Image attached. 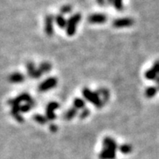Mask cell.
<instances>
[{
    "label": "cell",
    "mask_w": 159,
    "mask_h": 159,
    "mask_svg": "<svg viewBox=\"0 0 159 159\" xmlns=\"http://www.w3.org/2000/svg\"><path fill=\"white\" fill-rule=\"evenodd\" d=\"M134 24V20L132 18H118L115 19L112 23L113 27L117 28V29H121V28L131 27Z\"/></svg>",
    "instance_id": "obj_7"
},
{
    "label": "cell",
    "mask_w": 159,
    "mask_h": 159,
    "mask_svg": "<svg viewBox=\"0 0 159 159\" xmlns=\"http://www.w3.org/2000/svg\"><path fill=\"white\" fill-rule=\"evenodd\" d=\"M11 114L13 116V118L16 119L19 123H23L24 118L20 115V106H13V107H11Z\"/></svg>",
    "instance_id": "obj_13"
},
{
    "label": "cell",
    "mask_w": 159,
    "mask_h": 159,
    "mask_svg": "<svg viewBox=\"0 0 159 159\" xmlns=\"http://www.w3.org/2000/svg\"><path fill=\"white\" fill-rule=\"evenodd\" d=\"M152 68L156 71V73H157L159 76V61H156V62L153 63Z\"/></svg>",
    "instance_id": "obj_27"
},
{
    "label": "cell",
    "mask_w": 159,
    "mask_h": 159,
    "mask_svg": "<svg viewBox=\"0 0 159 159\" xmlns=\"http://www.w3.org/2000/svg\"><path fill=\"white\" fill-rule=\"evenodd\" d=\"M55 20L56 22L57 25L59 26L60 29H65V28L67 27V21L65 20V18L63 17V15H57L55 17Z\"/></svg>",
    "instance_id": "obj_15"
},
{
    "label": "cell",
    "mask_w": 159,
    "mask_h": 159,
    "mask_svg": "<svg viewBox=\"0 0 159 159\" xmlns=\"http://www.w3.org/2000/svg\"><path fill=\"white\" fill-rule=\"evenodd\" d=\"M97 2H98V3L101 7H103L105 4H106L107 0H97Z\"/></svg>",
    "instance_id": "obj_29"
},
{
    "label": "cell",
    "mask_w": 159,
    "mask_h": 159,
    "mask_svg": "<svg viewBox=\"0 0 159 159\" xmlns=\"http://www.w3.org/2000/svg\"><path fill=\"white\" fill-rule=\"evenodd\" d=\"M77 111L78 110L75 109V107H71V108H70V109L67 110V111H66V113L64 114V119H66V120H71V119H72L73 118H75V116H76V115H77Z\"/></svg>",
    "instance_id": "obj_17"
},
{
    "label": "cell",
    "mask_w": 159,
    "mask_h": 159,
    "mask_svg": "<svg viewBox=\"0 0 159 159\" xmlns=\"http://www.w3.org/2000/svg\"><path fill=\"white\" fill-rule=\"evenodd\" d=\"M115 0H107V2H108V4H113Z\"/></svg>",
    "instance_id": "obj_30"
},
{
    "label": "cell",
    "mask_w": 159,
    "mask_h": 159,
    "mask_svg": "<svg viewBox=\"0 0 159 159\" xmlns=\"http://www.w3.org/2000/svg\"><path fill=\"white\" fill-rule=\"evenodd\" d=\"M157 91H158V88L155 87V86H150L149 88H147L145 92H144V95L147 98H152L155 95L157 94Z\"/></svg>",
    "instance_id": "obj_16"
},
{
    "label": "cell",
    "mask_w": 159,
    "mask_h": 159,
    "mask_svg": "<svg viewBox=\"0 0 159 159\" xmlns=\"http://www.w3.org/2000/svg\"><path fill=\"white\" fill-rule=\"evenodd\" d=\"M25 76L23 74L20 73V72H14L8 77V80L11 83H14V84H17V83H21V82L25 81Z\"/></svg>",
    "instance_id": "obj_14"
},
{
    "label": "cell",
    "mask_w": 159,
    "mask_h": 159,
    "mask_svg": "<svg viewBox=\"0 0 159 159\" xmlns=\"http://www.w3.org/2000/svg\"><path fill=\"white\" fill-rule=\"evenodd\" d=\"M34 99L32 98L31 96L28 93H22V94H20L19 96L16 98L11 99L8 101V104L11 105V107L13 106H20L21 102H25V103H30L31 102H33Z\"/></svg>",
    "instance_id": "obj_5"
},
{
    "label": "cell",
    "mask_w": 159,
    "mask_h": 159,
    "mask_svg": "<svg viewBox=\"0 0 159 159\" xmlns=\"http://www.w3.org/2000/svg\"><path fill=\"white\" fill-rule=\"evenodd\" d=\"M59 108V104L57 102H51L48 103L46 108V117L49 121H52L56 119L55 111Z\"/></svg>",
    "instance_id": "obj_4"
},
{
    "label": "cell",
    "mask_w": 159,
    "mask_h": 159,
    "mask_svg": "<svg viewBox=\"0 0 159 159\" xmlns=\"http://www.w3.org/2000/svg\"><path fill=\"white\" fill-rule=\"evenodd\" d=\"M58 84V80L55 77H50L48 79L45 80L44 81L42 82L38 86V91L39 92H46L51 89L55 88Z\"/></svg>",
    "instance_id": "obj_3"
},
{
    "label": "cell",
    "mask_w": 159,
    "mask_h": 159,
    "mask_svg": "<svg viewBox=\"0 0 159 159\" xmlns=\"http://www.w3.org/2000/svg\"><path fill=\"white\" fill-rule=\"evenodd\" d=\"M34 119L35 120L38 124H46L48 121V119H46V116H43L42 115H39V114H37V115H34Z\"/></svg>",
    "instance_id": "obj_22"
},
{
    "label": "cell",
    "mask_w": 159,
    "mask_h": 159,
    "mask_svg": "<svg viewBox=\"0 0 159 159\" xmlns=\"http://www.w3.org/2000/svg\"><path fill=\"white\" fill-rule=\"evenodd\" d=\"M73 107L76 110H83L85 108V102L82 98H75L73 102Z\"/></svg>",
    "instance_id": "obj_21"
},
{
    "label": "cell",
    "mask_w": 159,
    "mask_h": 159,
    "mask_svg": "<svg viewBox=\"0 0 159 159\" xmlns=\"http://www.w3.org/2000/svg\"><path fill=\"white\" fill-rule=\"evenodd\" d=\"M98 93V94L100 97L101 100H102V102L103 106H104L106 103L108 102V101L110 99V92L109 90L106 88H100L96 91Z\"/></svg>",
    "instance_id": "obj_11"
},
{
    "label": "cell",
    "mask_w": 159,
    "mask_h": 159,
    "mask_svg": "<svg viewBox=\"0 0 159 159\" xmlns=\"http://www.w3.org/2000/svg\"><path fill=\"white\" fill-rule=\"evenodd\" d=\"M54 20L55 18L52 15H47L45 18V32L47 36H51L54 34Z\"/></svg>",
    "instance_id": "obj_8"
},
{
    "label": "cell",
    "mask_w": 159,
    "mask_h": 159,
    "mask_svg": "<svg viewBox=\"0 0 159 159\" xmlns=\"http://www.w3.org/2000/svg\"><path fill=\"white\" fill-rule=\"evenodd\" d=\"M119 149L122 153L128 154V153H130L132 151V147L128 144H124L119 147Z\"/></svg>",
    "instance_id": "obj_23"
},
{
    "label": "cell",
    "mask_w": 159,
    "mask_h": 159,
    "mask_svg": "<svg viewBox=\"0 0 159 159\" xmlns=\"http://www.w3.org/2000/svg\"><path fill=\"white\" fill-rule=\"evenodd\" d=\"M155 81H156V83H157V88H158V89H159V76H158V77L157 78V80H155Z\"/></svg>",
    "instance_id": "obj_31"
},
{
    "label": "cell",
    "mask_w": 159,
    "mask_h": 159,
    "mask_svg": "<svg viewBox=\"0 0 159 159\" xmlns=\"http://www.w3.org/2000/svg\"><path fill=\"white\" fill-rule=\"evenodd\" d=\"M88 20L91 24H102L107 20V16L104 14H93Z\"/></svg>",
    "instance_id": "obj_10"
},
{
    "label": "cell",
    "mask_w": 159,
    "mask_h": 159,
    "mask_svg": "<svg viewBox=\"0 0 159 159\" xmlns=\"http://www.w3.org/2000/svg\"><path fill=\"white\" fill-rule=\"evenodd\" d=\"M90 111L88 108H84L83 110H81L80 111V119H84L85 118H87L89 115Z\"/></svg>",
    "instance_id": "obj_25"
},
{
    "label": "cell",
    "mask_w": 159,
    "mask_h": 159,
    "mask_svg": "<svg viewBox=\"0 0 159 159\" xmlns=\"http://www.w3.org/2000/svg\"><path fill=\"white\" fill-rule=\"evenodd\" d=\"M72 11V7L71 5H64L60 8L59 11H60L61 15H65V14H69Z\"/></svg>",
    "instance_id": "obj_24"
},
{
    "label": "cell",
    "mask_w": 159,
    "mask_h": 159,
    "mask_svg": "<svg viewBox=\"0 0 159 159\" xmlns=\"http://www.w3.org/2000/svg\"><path fill=\"white\" fill-rule=\"evenodd\" d=\"M114 7L115 8L117 9L118 11H121L124 8V6H123V0H115L114 1Z\"/></svg>",
    "instance_id": "obj_26"
},
{
    "label": "cell",
    "mask_w": 159,
    "mask_h": 159,
    "mask_svg": "<svg viewBox=\"0 0 159 159\" xmlns=\"http://www.w3.org/2000/svg\"><path fill=\"white\" fill-rule=\"evenodd\" d=\"M50 130L52 132H57V130H58V127H57L55 124H51V125L50 126Z\"/></svg>",
    "instance_id": "obj_28"
},
{
    "label": "cell",
    "mask_w": 159,
    "mask_h": 159,
    "mask_svg": "<svg viewBox=\"0 0 159 159\" xmlns=\"http://www.w3.org/2000/svg\"><path fill=\"white\" fill-rule=\"evenodd\" d=\"M36 106V102L35 101H33L32 102L30 103H25V104L20 106V112L22 113H27L29 111H31V109L34 107Z\"/></svg>",
    "instance_id": "obj_20"
},
{
    "label": "cell",
    "mask_w": 159,
    "mask_h": 159,
    "mask_svg": "<svg viewBox=\"0 0 159 159\" xmlns=\"http://www.w3.org/2000/svg\"><path fill=\"white\" fill-rule=\"evenodd\" d=\"M41 71H42L43 74L49 73L50 71H51V68H52V66L48 62H43V63H40L39 67H38Z\"/></svg>",
    "instance_id": "obj_19"
},
{
    "label": "cell",
    "mask_w": 159,
    "mask_h": 159,
    "mask_svg": "<svg viewBox=\"0 0 159 159\" xmlns=\"http://www.w3.org/2000/svg\"><path fill=\"white\" fill-rule=\"evenodd\" d=\"M82 94L86 100L89 101L90 103H92L97 108H102L103 107L102 100L97 92H93L89 89L84 88L82 90Z\"/></svg>",
    "instance_id": "obj_1"
},
{
    "label": "cell",
    "mask_w": 159,
    "mask_h": 159,
    "mask_svg": "<svg viewBox=\"0 0 159 159\" xmlns=\"http://www.w3.org/2000/svg\"><path fill=\"white\" fill-rule=\"evenodd\" d=\"M102 144L104 149H108L113 151H116L118 148H119L115 139L109 137V136L105 137L104 140H103L102 141Z\"/></svg>",
    "instance_id": "obj_9"
},
{
    "label": "cell",
    "mask_w": 159,
    "mask_h": 159,
    "mask_svg": "<svg viewBox=\"0 0 159 159\" xmlns=\"http://www.w3.org/2000/svg\"><path fill=\"white\" fill-rule=\"evenodd\" d=\"M26 68H27L28 75H30V77L32 79H39L43 75L41 70L39 68H37L33 62H28L26 63Z\"/></svg>",
    "instance_id": "obj_6"
},
{
    "label": "cell",
    "mask_w": 159,
    "mask_h": 159,
    "mask_svg": "<svg viewBox=\"0 0 159 159\" xmlns=\"http://www.w3.org/2000/svg\"><path fill=\"white\" fill-rule=\"evenodd\" d=\"M81 20V15L80 13L74 14L67 20V27H66V34L68 36H73L76 31V27L80 21Z\"/></svg>",
    "instance_id": "obj_2"
},
{
    "label": "cell",
    "mask_w": 159,
    "mask_h": 159,
    "mask_svg": "<svg viewBox=\"0 0 159 159\" xmlns=\"http://www.w3.org/2000/svg\"><path fill=\"white\" fill-rule=\"evenodd\" d=\"M116 157V151L111 150L108 149H104L99 153L100 159H115Z\"/></svg>",
    "instance_id": "obj_12"
},
{
    "label": "cell",
    "mask_w": 159,
    "mask_h": 159,
    "mask_svg": "<svg viewBox=\"0 0 159 159\" xmlns=\"http://www.w3.org/2000/svg\"><path fill=\"white\" fill-rule=\"evenodd\" d=\"M144 76L146 78L147 80H156L157 78L158 77V75L156 73V71L151 67L149 68L148 71H145V73H144Z\"/></svg>",
    "instance_id": "obj_18"
}]
</instances>
